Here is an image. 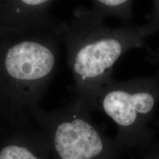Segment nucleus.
<instances>
[{
    "label": "nucleus",
    "instance_id": "nucleus-1",
    "mask_svg": "<svg viewBox=\"0 0 159 159\" xmlns=\"http://www.w3.org/2000/svg\"><path fill=\"white\" fill-rule=\"evenodd\" d=\"M57 31L66 49L77 97L90 109L95 108L100 91L114 79L119 59L131 49L148 47L145 39L151 35L147 25L111 28L93 9L82 7L68 21H58Z\"/></svg>",
    "mask_w": 159,
    "mask_h": 159
},
{
    "label": "nucleus",
    "instance_id": "nucleus-2",
    "mask_svg": "<svg viewBox=\"0 0 159 159\" xmlns=\"http://www.w3.org/2000/svg\"><path fill=\"white\" fill-rule=\"evenodd\" d=\"M57 25L27 30L0 28V114L14 123L39 111L58 63Z\"/></svg>",
    "mask_w": 159,
    "mask_h": 159
},
{
    "label": "nucleus",
    "instance_id": "nucleus-3",
    "mask_svg": "<svg viewBox=\"0 0 159 159\" xmlns=\"http://www.w3.org/2000/svg\"><path fill=\"white\" fill-rule=\"evenodd\" d=\"M89 110L77 97L52 114L36 113L51 159H119L121 148L92 122Z\"/></svg>",
    "mask_w": 159,
    "mask_h": 159
},
{
    "label": "nucleus",
    "instance_id": "nucleus-4",
    "mask_svg": "<svg viewBox=\"0 0 159 159\" xmlns=\"http://www.w3.org/2000/svg\"><path fill=\"white\" fill-rule=\"evenodd\" d=\"M159 104L158 76L114 79L102 89L95 108L102 111L117 129L115 141L120 148L148 144V126Z\"/></svg>",
    "mask_w": 159,
    "mask_h": 159
},
{
    "label": "nucleus",
    "instance_id": "nucleus-5",
    "mask_svg": "<svg viewBox=\"0 0 159 159\" xmlns=\"http://www.w3.org/2000/svg\"><path fill=\"white\" fill-rule=\"evenodd\" d=\"M55 0H0V28L35 30L55 26L49 14Z\"/></svg>",
    "mask_w": 159,
    "mask_h": 159
},
{
    "label": "nucleus",
    "instance_id": "nucleus-6",
    "mask_svg": "<svg viewBox=\"0 0 159 159\" xmlns=\"http://www.w3.org/2000/svg\"><path fill=\"white\" fill-rule=\"evenodd\" d=\"M0 159H51L41 133L17 132L0 146Z\"/></svg>",
    "mask_w": 159,
    "mask_h": 159
},
{
    "label": "nucleus",
    "instance_id": "nucleus-7",
    "mask_svg": "<svg viewBox=\"0 0 159 159\" xmlns=\"http://www.w3.org/2000/svg\"><path fill=\"white\" fill-rule=\"evenodd\" d=\"M94 5L93 11L105 19L114 16L128 21L132 17L134 0H91Z\"/></svg>",
    "mask_w": 159,
    "mask_h": 159
},
{
    "label": "nucleus",
    "instance_id": "nucleus-8",
    "mask_svg": "<svg viewBox=\"0 0 159 159\" xmlns=\"http://www.w3.org/2000/svg\"><path fill=\"white\" fill-rule=\"evenodd\" d=\"M153 2V11L148 25L150 34L159 32V0H152Z\"/></svg>",
    "mask_w": 159,
    "mask_h": 159
},
{
    "label": "nucleus",
    "instance_id": "nucleus-9",
    "mask_svg": "<svg viewBox=\"0 0 159 159\" xmlns=\"http://www.w3.org/2000/svg\"><path fill=\"white\" fill-rule=\"evenodd\" d=\"M148 49H149V55H150V60L155 64L158 65L159 66V48L156 49V50H152L148 47Z\"/></svg>",
    "mask_w": 159,
    "mask_h": 159
},
{
    "label": "nucleus",
    "instance_id": "nucleus-10",
    "mask_svg": "<svg viewBox=\"0 0 159 159\" xmlns=\"http://www.w3.org/2000/svg\"><path fill=\"white\" fill-rule=\"evenodd\" d=\"M142 159H159V151L156 153H154L153 155H150V156H148L146 158H144Z\"/></svg>",
    "mask_w": 159,
    "mask_h": 159
}]
</instances>
